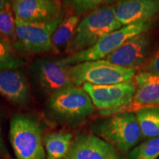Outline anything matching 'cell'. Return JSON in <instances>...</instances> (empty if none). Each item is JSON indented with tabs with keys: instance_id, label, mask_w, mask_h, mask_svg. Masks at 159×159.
I'll return each mask as SVG.
<instances>
[{
	"instance_id": "9c48e42d",
	"label": "cell",
	"mask_w": 159,
	"mask_h": 159,
	"mask_svg": "<svg viewBox=\"0 0 159 159\" xmlns=\"http://www.w3.org/2000/svg\"><path fill=\"white\" fill-rule=\"evenodd\" d=\"M71 66L63 58H40L33 62L30 71L35 82L52 94L75 85L70 74Z\"/></svg>"
},
{
	"instance_id": "ba28073f",
	"label": "cell",
	"mask_w": 159,
	"mask_h": 159,
	"mask_svg": "<svg viewBox=\"0 0 159 159\" xmlns=\"http://www.w3.org/2000/svg\"><path fill=\"white\" fill-rule=\"evenodd\" d=\"M48 106L53 114L68 121L86 118L94 112L92 100L84 89L71 85L50 94Z\"/></svg>"
},
{
	"instance_id": "2e32d148",
	"label": "cell",
	"mask_w": 159,
	"mask_h": 159,
	"mask_svg": "<svg viewBox=\"0 0 159 159\" xmlns=\"http://www.w3.org/2000/svg\"><path fill=\"white\" fill-rule=\"evenodd\" d=\"M72 135L70 133L55 132L46 136L43 140L47 159H64L69 153Z\"/></svg>"
},
{
	"instance_id": "7402d4cb",
	"label": "cell",
	"mask_w": 159,
	"mask_h": 159,
	"mask_svg": "<svg viewBox=\"0 0 159 159\" xmlns=\"http://www.w3.org/2000/svg\"><path fill=\"white\" fill-rule=\"evenodd\" d=\"M119 0H70V3L75 14L79 16L89 13L98 7L105 6L104 5Z\"/></svg>"
},
{
	"instance_id": "d6986e66",
	"label": "cell",
	"mask_w": 159,
	"mask_h": 159,
	"mask_svg": "<svg viewBox=\"0 0 159 159\" xmlns=\"http://www.w3.org/2000/svg\"><path fill=\"white\" fill-rule=\"evenodd\" d=\"M25 63L22 58L16 55L8 40L0 34V71L8 69H19Z\"/></svg>"
},
{
	"instance_id": "5bb4252c",
	"label": "cell",
	"mask_w": 159,
	"mask_h": 159,
	"mask_svg": "<svg viewBox=\"0 0 159 159\" xmlns=\"http://www.w3.org/2000/svg\"><path fill=\"white\" fill-rule=\"evenodd\" d=\"M136 91L125 112L159 105V75L143 71L135 76Z\"/></svg>"
},
{
	"instance_id": "cb8c5ba5",
	"label": "cell",
	"mask_w": 159,
	"mask_h": 159,
	"mask_svg": "<svg viewBox=\"0 0 159 159\" xmlns=\"http://www.w3.org/2000/svg\"><path fill=\"white\" fill-rule=\"evenodd\" d=\"M8 7L7 0H0V10L5 9Z\"/></svg>"
},
{
	"instance_id": "484cf974",
	"label": "cell",
	"mask_w": 159,
	"mask_h": 159,
	"mask_svg": "<svg viewBox=\"0 0 159 159\" xmlns=\"http://www.w3.org/2000/svg\"><path fill=\"white\" fill-rule=\"evenodd\" d=\"M109 159H122V158H121L120 157L118 156V155L116 154V155H114V156H113L112 157H111Z\"/></svg>"
},
{
	"instance_id": "44dd1931",
	"label": "cell",
	"mask_w": 159,
	"mask_h": 159,
	"mask_svg": "<svg viewBox=\"0 0 159 159\" xmlns=\"http://www.w3.org/2000/svg\"><path fill=\"white\" fill-rule=\"evenodd\" d=\"M0 34L4 38L16 41V17L13 16L9 7L0 10Z\"/></svg>"
},
{
	"instance_id": "7a4b0ae2",
	"label": "cell",
	"mask_w": 159,
	"mask_h": 159,
	"mask_svg": "<svg viewBox=\"0 0 159 159\" xmlns=\"http://www.w3.org/2000/svg\"><path fill=\"white\" fill-rule=\"evenodd\" d=\"M10 141L17 159H45L42 127L28 114H15L10 123Z\"/></svg>"
},
{
	"instance_id": "d4e9b609",
	"label": "cell",
	"mask_w": 159,
	"mask_h": 159,
	"mask_svg": "<svg viewBox=\"0 0 159 159\" xmlns=\"http://www.w3.org/2000/svg\"><path fill=\"white\" fill-rule=\"evenodd\" d=\"M3 148V142H2V126H1V119H0V153Z\"/></svg>"
},
{
	"instance_id": "277c9868",
	"label": "cell",
	"mask_w": 159,
	"mask_h": 159,
	"mask_svg": "<svg viewBox=\"0 0 159 159\" xmlns=\"http://www.w3.org/2000/svg\"><path fill=\"white\" fill-rule=\"evenodd\" d=\"M70 74L73 84L77 86L84 83L103 85L133 80L135 77V70L119 66L102 59L71 66Z\"/></svg>"
},
{
	"instance_id": "ac0fdd59",
	"label": "cell",
	"mask_w": 159,
	"mask_h": 159,
	"mask_svg": "<svg viewBox=\"0 0 159 159\" xmlns=\"http://www.w3.org/2000/svg\"><path fill=\"white\" fill-rule=\"evenodd\" d=\"M80 21V18L76 14L67 16L63 19L52 36V44L57 50L59 47H66L72 39Z\"/></svg>"
},
{
	"instance_id": "7c38bea8",
	"label": "cell",
	"mask_w": 159,
	"mask_h": 159,
	"mask_svg": "<svg viewBox=\"0 0 159 159\" xmlns=\"http://www.w3.org/2000/svg\"><path fill=\"white\" fill-rule=\"evenodd\" d=\"M115 14L122 26L150 22L159 15V0H119Z\"/></svg>"
},
{
	"instance_id": "4316f807",
	"label": "cell",
	"mask_w": 159,
	"mask_h": 159,
	"mask_svg": "<svg viewBox=\"0 0 159 159\" xmlns=\"http://www.w3.org/2000/svg\"><path fill=\"white\" fill-rule=\"evenodd\" d=\"M158 159H159V158H158Z\"/></svg>"
},
{
	"instance_id": "4fadbf2b",
	"label": "cell",
	"mask_w": 159,
	"mask_h": 159,
	"mask_svg": "<svg viewBox=\"0 0 159 159\" xmlns=\"http://www.w3.org/2000/svg\"><path fill=\"white\" fill-rule=\"evenodd\" d=\"M116 154V149L98 136L80 135L72 141L64 159H109Z\"/></svg>"
},
{
	"instance_id": "6da1fadb",
	"label": "cell",
	"mask_w": 159,
	"mask_h": 159,
	"mask_svg": "<svg viewBox=\"0 0 159 159\" xmlns=\"http://www.w3.org/2000/svg\"><path fill=\"white\" fill-rule=\"evenodd\" d=\"M122 26L116 18L115 5L98 7L80 20L72 39L66 47V52L71 55L91 48Z\"/></svg>"
},
{
	"instance_id": "ffe728a7",
	"label": "cell",
	"mask_w": 159,
	"mask_h": 159,
	"mask_svg": "<svg viewBox=\"0 0 159 159\" xmlns=\"http://www.w3.org/2000/svg\"><path fill=\"white\" fill-rule=\"evenodd\" d=\"M158 157L159 136L142 143L129 155V159H157Z\"/></svg>"
},
{
	"instance_id": "603a6c76",
	"label": "cell",
	"mask_w": 159,
	"mask_h": 159,
	"mask_svg": "<svg viewBox=\"0 0 159 159\" xmlns=\"http://www.w3.org/2000/svg\"><path fill=\"white\" fill-rule=\"evenodd\" d=\"M144 71L159 75V43L144 67Z\"/></svg>"
},
{
	"instance_id": "8fae6325",
	"label": "cell",
	"mask_w": 159,
	"mask_h": 159,
	"mask_svg": "<svg viewBox=\"0 0 159 159\" xmlns=\"http://www.w3.org/2000/svg\"><path fill=\"white\" fill-rule=\"evenodd\" d=\"M150 49V37L147 33L131 38L105 57L119 66L134 69L145 62Z\"/></svg>"
},
{
	"instance_id": "9a60e30c",
	"label": "cell",
	"mask_w": 159,
	"mask_h": 159,
	"mask_svg": "<svg viewBox=\"0 0 159 159\" xmlns=\"http://www.w3.org/2000/svg\"><path fill=\"white\" fill-rule=\"evenodd\" d=\"M0 95L17 105L29 102L30 91L22 71L19 69L0 71Z\"/></svg>"
},
{
	"instance_id": "e0dca14e",
	"label": "cell",
	"mask_w": 159,
	"mask_h": 159,
	"mask_svg": "<svg viewBox=\"0 0 159 159\" xmlns=\"http://www.w3.org/2000/svg\"><path fill=\"white\" fill-rule=\"evenodd\" d=\"M142 135L144 138L159 136V107H148L140 109L136 114Z\"/></svg>"
},
{
	"instance_id": "3957f363",
	"label": "cell",
	"mask_w": 159,
	"mask_h": 159,
	"mask_svg": "<svg viewBox=\"0 0 159 159\" xmlns=\"http://www.w3.org/2000/svg\"><path fill=\"white\" fill-rule=\"evenodd\" d=\"M93 130L121 152L134 148L142 136L136 116L132 112L120 113L99 121Z\"/></svg>"
},
{
	"instance_id": "5b68a950",
	"label": "cell",
	"mask_w": 159,
	"mask_h": 159,
	"mask_svg": "<svg viewBox=\"0 0 159 159\" xmlns=\"http://www.w3.org/2000/svg\"><path fill=\"white\" fill-rule=\"evenodd\" d=\"M82 88L91 97L94 106L101 110V114L107 116L125 112L136 91L133 80L103 85L84 83Z\"/></svg>"
},
{
	"instance_id": "52a82bcc",
	"label": "cell",
	"mask_w": 159,
	"mask_h": 159,
	"mask_svg": "<svg viewBox=\"0 0 159 159\" xmlns=\"http://www.w3.org/2000/svg\"><path fill=\"white\" fill-rule=\"evenodd\" d=\"M151 22L136 23L123 26L99 40L94 46L85 50L78 52L63 58L66 64L73 66L85 61H97L106 57L131 38L149 30Z\"/></svg>"
},
{
	"instance_id": "8992f818",
	"label": "cell",
	"mask_w": 159,
	"mask_h": 159,
	"mask_svg": "<svg viewBox=\"0 0 159 159\" xmlns=\"http://www.w3.org/2000/svg\"><path fill=\"white\" fill-rule=\"evenodd\" d=\"M63 16L43 22H27L16 18V39L15 47L27 54L57 52L52 44V36Z\"/></svg>"
},
{
	"instance_id": "30bf717a",
	"label": "cell",
	"mask_w": 159,
	"mask_h": 159,
	"mask_svg": "<svg viewBox=\"0 0 159 159\" xmlns=\"http://www.w3.org/2000/svg\"><path fill=\"white\" fill-rule=\"evenodd\" d=\"M15 17L27 22H43L63 16L61 0H13Z\"/></svg>"
}]
</instances>
